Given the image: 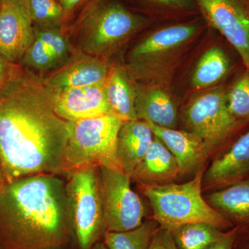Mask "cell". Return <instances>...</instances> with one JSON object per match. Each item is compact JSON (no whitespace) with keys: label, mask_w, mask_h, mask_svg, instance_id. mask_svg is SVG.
<instances>
[{"label":"cell","mask_w":249,"mask_h":249,"mask_svg":"<svg viewBox=\"0 0 249 249\" xmlns=\"http://www.w3.org/2000/svg\"><path fill=\"white\" fill-rule=\"evenodd\" d=\"M53 98L43 78L20 65L0 91V157L5 182L65 173L70 122L55 114Z\"/></svg>","instance_id":"6da1fadb"},{"label":"cell","mask_w":249,"mask_h":249,"mask_svg":"<svg viewBox=\"0 0 249 249\" xmlns=\"http://www.w3.org/2000/svg\"><path fill=\"white\" fill-rule=\"evenodd\" d=\"M74 242L66 181L31 175L0 186V249H69Z\"/></svg>","instance_id":"7a4b0ae2"},{"label":"cell","mask_w":249,"mask_h":249,"mask_svg":"<svg viewBox=\"0 0 249 249\" xmlns=\"http://www.w3.org/2000/svg\"><path fill=\"white\" fill-rule=\"evenodd\" d=\"M201 168L195 178L184 183L141 185L142 193L150 201L154 219L160 227L173 231L193 223H209L224 231L232 224L203 197Z\"/></svg>","instance_id":"3957f363"},{"label":"cell","mask_w":249,"mask_h":249,"mask_svg":"<svg viewBox=\"0 0 249 249\" xmlns=\"http://www.w3.org/2000/svg\"><path fill=\"white\" fill-rule=\"evenodd\" d=\"M147 22L119 3L98 1L88 8L79 23L78 51L105 60Z\"/></svg>","instance_id":"277c9868"},{"label":"cell","mask_w":249,"mask_h":249,"mask_svg":"<svg viewBox=\"0 0 249 249\" xmlns=\"http://www.w3.org/2000/svg\"><path fill=\"white\" fill-rule=\"evenodd\" d=\"M64 155L65 173L87 165L121 169L116 157L118 134L124 121L106 115L70 121Z\"/></svg>","instance_id":"5b68a950"},{"label":"cell","mask_w":249,"mask_h":249,"mask_svg":"<svg viewBox=\"0 0 249 249\" xmlns=\"http://www.w3.org/2000/svg\"><path fill=\"white\" fill-rule=\"evenodd\" d=\"M66 181L71 208L74 243L91 249L107 231L98 182V166L87 165L69 172Z\"/></svg>","instance_id":"8992f818"},{"label":"cell","mask_w":249,"mask_h":249,"mask_svg":"<svg viewBox=\"0 0 249 249\" xmlns=\"http://www.w3.org/2000/svg\"><path fill=\"white\" fill-rule=\"evenodd\" d=\"M197 26L181 24L152 33L134 46L129 54V76L134 80L155 79L166 71L185 46L197 34Z\"/></svg>","instance_id":"52a82bcc"},{"label":"cell","mask_w":249,"mask_h":249,"mask_svg":"<svg viewBox=\"0 0 249 249\" xmlns=\"http://www.w3.org/2000/svg\"><path fill=\"white\" fill-rule=\"evenodd\" d=\"M131 177L119 168L98 166V182L107 231L132 230L143 222L145 210L131 188Z\"/></svg>","instance_id":"ba28073f"},{"label":"cell","mask_w":249,"mask_h":249,"mask_svg":"<svg viewBox=\"0 0 249 249\" xmlns=\"http://www.w3.org/2000/svg\"><path fill=\"white\" fill-rule=\"evenodd\" d=\"M227 94V88L218 87L196 96L185 109L188 131L199 137L212 151L242 125L229 110Z\"/></svg>","instance_id":"9c48e42d"},{"label":"cell","mask_w":249,"mask_h":249,"mask_svg":"<svg viewBox=\"0 0 249 249\" xmlns=\"http://www.w3.org/2000/svg\"><path fill=\"white\" fill-rule=\"evenodd\" d=\"M211 27L217 29L249 68V2L247 0H195Z\"/></svg>","instance_id":"30bf717a"},{"label":"cell","mask_w":249,"mask_h":249,"mask_svg":"<svg viewBox=\"0 0 249 249\" xmlns=\"http://www.w3.org/2000/svg\"><path fill=\"white\" fill-rule=\"evenodd\" d=\"M34 36V24L21 0H0V56L19 65Z\"/></svg>","instance_id":"8fae6325"},{"label":"cell","mask_w":249,"mask_h":249,"mask_svg":"<svg viewBox=\"0 0 249 249\" xmlns=\"http://www.w3.org/2000/svg\"><path fill=\"white\" fill-rule=\"evenodd\" d=\"M53 93L54 111L64 120L114 115L106 98L105 84L69 88Z\"/></svg>","instance_id":"7c38bea8"},{"label":"cell","mask_w":249,"mask_h":249,"mask_svg":"<svg viewBox=\"0 0 249 249\" xmlns=\"http://www.w3.org/2000/svg\"><path fill=\"white\" fill-rule=\"evenodd\" d=\"M109 68L106 60L79 52L67 60L63 66L43 78L44 83L54 92L69 88L105 84Z\"/></svg>","instance_id":"4fadbf2b"},{"label":"cell","mask_w":249,"mask_h":249,"mask_svg":"<svg viewBox=\"0 0 249 249\" xmlns=\"http://www.w3.org/2000/svg\"><path fill=\"white\" fill-rule=\"evenodd\" d=\"M203 175L206 186L222 188L249 178V128L214 159Z\"/></svg>","instance_id":"5bb4252c"},{"label":"cell","mask_w":249,"mask_h":249,"mask_svg":"<svg viewBox=\"0 0 249 249\" xmlns=\"http://www.w3.org/2000/svg\"><path fill=\"white\" fill-rule=\"evenodd\" d=\"M147 124L154 135L175 156L179 165L181 175L202 168L211 150L199 137L189 131L164 128L151 123Z\"/></svg>","instance_id":"9a60e30c"},{"label":"cell","mask_w":249,"mask_h":249,"mask_svg":"<svg viewBox=\"0 0 249 249\" xmlns=\"http://www.w3.org/2000/svg\"><path fill=\"white\" fill-rule=\"evenodd\" d=\"M179 175L181 170L178 160L163 142L155 136L146 154L131 175V178L141 185H161L171 183Z\"/></svg>","instance_id":"2e32d148"},{"label":"cell","mask_w":249,"mask_h":249,"mask_svg":"<svg viewBox=\"0 0 249 249\" xmlns=\"http://www.w3.org/2000/svg\"><path fill=\"white\" fill-rule=\"evenodd\" d=\"M137 119L164 128L176 129L178 109L168 93L155 85L135 83Z\"/></svg>","instance_id":"e0dca14e"},{"label":"cell","mask_w":249,"mask_h":249,"mask_svg":"<svg viewBox=\"0 0 249 249\" xmlns=\"http://www.w3.org/2000/svg\"><path fill=\"white\" fill-rule=\"evenodd\" d=\"M147 123L136 119L124 121L118 134L116 157L123 171L131 177L145 155L154 139Z\"/></svg>","instance_id":"ac0fdd59"},{"label":"cell","mask_w":249,"mask_h":249,"mask_svg":"<svg viewBox=\"0 0 249 249\" xmlns=\"http://www.w3.org/2000/svg\"><path fill=\"white\" fill-rule=\"evenodd\" d=\"M206 201L232 225L249 228V178L222 187Z\"/></svg>","instance_id":"d6986e66"},{"label":"cell","mask_w":249,"mask_h":249,"mask_svg":"<svg viewBox=\"0 0 249 249\" xmlns=\"http://www.w3.org/2000/svg\"><path fill=\"white\" fill-rule=\"evenodd\" d=\"M105 91L112 114L124 121L137 119L135 108V81L126 69L121 66L109 68Z\"/></svg>","instance_id":"ffe728a7"},{"label":"cell","mask_w":249,"mask_h":249,"mask_svg":"<svg viewBox=\"0 0 249 249\" xmlns=\"http://www.w3.org/2000/svg\"><path fill=\"white\" fill-rule=\"evenodd\" d=\"M230 69V60L225 52L216 46L211 47L198 62L192 77V85L197 89L213 86L227 76Z\"/></svg>","instance_id":"44dd1931"},{"label":"cell","mask_w":249,"mask_h":249,"mask_svg":"<svg viewBox=\"0 0 249 249\" xmlns=\"http://www.w3.org/2000/svg\"><path fill=\"white\" fill-rule=\"evenodd\" d=\"M160 227L155 219L143 221L139 227L122 232L106 231L103 242L108 249H148Z\"/></svg>","instance_id":"7402d4cb"},{"label":"cell","mask_w":249,"mask_h":249,"mask_svg":"<svg viewBox=\"0 0 249 249\" xmlns=\"http://www.w3.org/2000/svg\"><path fill=\"white\" fill-rule=\"evenodd\" d=\"M224 232L209 223L186 224L172 231L178 249H207Z\"/></svg>","instance_id":"603a6c76"},{"label":"cell","mask_w":249,"mask_h":249,"mask_svg":"<svg viewBox=\"0 0 249 249\" xmlns=\"http://www.w3.org/2000/svg\"><path fill=\"white\" fill-rule=\"evenodd\" d=\"M34 25L60 27L65 11L55 0H21Z\"/></svg>","instance_id":"cb8c5ba5"},{"label":"cell","mask_w":249,"mask_h":249,"mask_svg":"<svg viewBox=\"0 0 249 249\" xmlns=\"http://www.w3.org/2000/svg\"><path fill=\"white\" fill-rule=\"evenodd\" d=\"M229 110L240 124L249 122V68L236 78L227 88Z\"/></svg>","instance_id":"d4e9b609"},{"label":"cell","mask_w":249,"mask_h":249,"mask_svg":"<svg viewBox=\"0 0 249 249\" xmlns=\"http://www.w3.org/2000/svg\"><path fill=\"white\" fill-rule=\"evenodd\" d=\"M19 65L29 71H46L55 68L59 63L48 47L34 35Z\"/></svg>","instance_id":"484cf974"},{"label":"cell","mask_w":249,"mask_h":249,"mask_svg":"<svg viewBox=\"0 0 249 249\" xmlns=\"http://www.w3.org/2000/svg\"><path fill=\"white\" fill-rule=\"evenodd\" d=\"M34 35L48 47L59 65L67 61L71 50V45L66 36L60 30V27L34 25Z\"/></svg>","instance_id":"4316f807"},{"label":"cell","mask_w":249,"mask_h":249,"mask_svg":"<svg viewBox=\"0 0 249 249\" xmlns=\"http://www.w3.org/2000/svg\"><path fill=\"white\" fill-rule=\"evenodd\" d=\"M148 249H178L173 234L168 229L160 227L156 231Z\"/></svg>","instance_id":"83f0119b"},{"label":"cell","mask_w":249,"mask_h":249,"mask_svg":"<svg viewBox=\"0 0 249 249\" xmlns=\"http://www.w3.org/2000/svg\"><path fill=\"white\" fill-rule=\"evenodd\" d=\"M19 67V65L11 63L0 56V91L14 78Z\"/></svg>","instance_id":"f1b7e54d"},{"label":"cell","mask_w":249,"mask_h":249,"mask_svg":"<svg viewBox=\"0 0 249 249\" xmlns=\"http://www.w3.org/2000/svg\"><path fill=\"white\" fill-rule=\"evenodd\" d=\"M238 227H233L222 232L217 242L207 249H232Z\"/></svg>","instance_id":"f546056e"},{"label":"cell","mask_w":249,"mask_h":249,"mask_svg":"<svg viewBox=\"0 0 249 249\" xmlns=\"http://www.w3.org/2000/svg\"><path fill=\"white\" fill-rule=\"evenodd\" d=\"M157 4L163 5L168 7L181 10H190L194 7L195 0H149Z\"/></svg>","instance_id":"4dcf8cb0"},{"label":"cell","mask_w":249,"mask_h":249,"mask_svg":"<svg viewBox=\"0 0 249 249\" xmlns=\"http://www.w3.org/2000/svg\"><path fill=\"white\" fill-rule=\"evenodd\" d=\"M232 249H249V228H239Z\"/></svg>","instance_id":"1f68e13d"},{"label":"cell","mask_w":249,"mask_h":249,"mask_svg":"<svg viewBox=\"0 0 249 249\" xmlns=\"http://www.w3.org/2000/svg\"><path fill=\"white\" fill-rule=\"evenodd\" d=\"M91 249H108L107 247L105 245L103 241H100L97 243L95 244Z\"/></svg>","instance_id":"d6a6232c"},{"label":"cell","mask_w":249,"mask_h":249,"mask_svg":"<svg viewBox=\"0 0 249 249\" xmlns=\"http://www.w3.org/2000/svg\"><path fill=\"white\" fill-rule=\"evenodd\" d=\"M5 182L4 175H3L2 165H1V157H0V186Z\"/></svg>","instance_id":"836d02e7"}]
</instances>
